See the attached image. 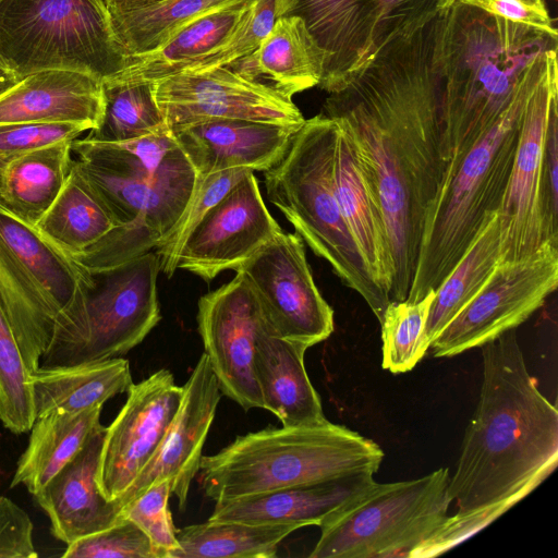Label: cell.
I'll return each mask as SVG.
<instances>
[{
  "label": "cell",
  "mask_w": 558,
  "mask_h": 558,
  "mask_svg": "<svg viewBox=\"0 0 558 558\" xmlns=\"http://www.w3.org/2000/svg\"><path fill=\"white\" fill-rule=\"evenodd\" d=\"M435 19L377 50L345 87L329 94L322 112L350 137L380 209L393 265L390 302L408 298L425 216L446 169Z\"/></svg>",
  "instance_id": "cell-1"
},
{
  "label": "cell",
  "mask_w": 558,
  "mask_h": 558,
  "mask_svg": "<svg viewBox=\"0 0 558 558\" xmlns=\"http://www.w3.org/2000/svg\"><path fill=\"white\" fill-rule=\"evenodd\" d=\"M483 381L448 493L458 512L413 554H442L534 490L558 462V411L529 373L515 329L481 347Z\"/></svg>",
  "instance_id": "cell-2"
},
{
  "label": "cell",
  "mask_w": 558,
  "mask_h": 558,
  "mask_svg": "<svg viewBox=\"0 0 558 558\" xmlns=\"http://www.w3.org/2000/svg\"><path fill=\"white\" fill-rule=\"evenodd\" d=\"M557 48L558 37L460 0L437 15L433 61L446 169L536 86Z\"/></svg>",
  "instance_id": "cell-3"
},
{
  "label": "cell",
  "mask_w": 558,
  "mask_h": 558,
  "mask_svg": "<svg viewBox=\"0 0 558 558\" xmlns=\"http://www.w3.org/2000/svg\"><path fill=\"white\" fill-rule=\"evenodd\" d=\"M384 457L375 441L328 420L266 428L203 456L199 484L206 497L222 502L356 473L375 474Z\"/></svg>",
  "instance_id": "cell-4"
},
{
  "label": "cell",
  "mask_w": 558,
  "mask_h": 558,
  "mask_svg": "<svg viewBox=\"0 0 558 558\" xmlns=\"http://www.w3.org/2000/svg\"><path fill=\"white\" fill-rule=\"evenodd\" d=\"M338 131V124L322 113L305 120L284 157L264 171L267 197L380 322L390 299L368 269L336 192Z\"/></svg>",
  "instance_id": "cell-5"
},
{
  "label": "cell",
  "mask_w": 558,
  "mask_h": 558,
  "mask_svg": "<svg viewBox=\"0 0 558 558\" xmlns=\"http://www.w3.org/2000/svg\"><path fill=\"white\" fill-rule=\"evenodd\" d=\"M535 87L521 95L458 163L445 170L425 216L407 300L420 301L435 291L497 215L514 160L522 113Z\"/></svg>",
  "instance_id": "cell-6"
},
{
  "label": "cell",
  "mask_w": 558,
  "mask_h": 558,
  "mask_svg": "<svg viewBox=\"0 0 558 558\" xmlns=\"http://www.w3.org/2000/svg\"><path fill=\"white\" fill-rule=\"evenodd\" d=\"M128 63L104 0H0V65L20 78L65 69L104 81Z\"/></svg>",
  "instance_id": "cell-7"
},
{
  "label": "cell",
  "mask_w": 558,
  "mask_h": 558,
  "mask_svg": "<svg viewBox=\"0 0 558 558\" xmlns=\"http://www.w3.org/2000/svg\"><path fill=\"white\" fill-rule=\"evenodd\" d=\"M450 473L440 468L415 480L375 483L320 526L311 558L407 557L449 518Z\"/></svg>",
  "instance_id": "cell-8"
},
{
  "label": "cell",
  "mask_w": 558,
  "mask_h": 558,
  "mask_svg": "<svg viewBox=\"0 0 558 558\" xmlns=\"http://www.w3.org/2000/svg\"><path fill=\"white\" fill-rule=\"evenodd\" d=\"M159 257L149 251L114 268L93 274L78 320L53 339L39 367L54 368L121 357L138 345L161 319L157 296Z\"/></svg>",
  "instance_id": "cell-9"
},
{
  "label": "cell",
  "mask_w": 558,
  "mask_h": 558,
  "mask_svg": "<svg viewBox=\"0 0 558 558\" xmlns=\"http://www.w3.org/2000/svg\"><path fill=\"white\" fill-rule=\"evenodd\" d=\"M556 107L557 52L522 113L512 169L497 213L499 264L526 258L545 244L558 246V192L551 189L545 169L547 130Z\"/></svg>",
  "instance_id": "cell-10"
},
{
  "label": "cell",
  "mask_w": 558,
  "mask_h": 558,
  "mask_svg": "<svg viewBox=\"0 0 558 558\" xmlns=\"http://www.w3.org/2000/svg\"><path fill=\"white\" fill-rule=\"evenodd\" d=\"M557 284L558 246L545 244L526 258L498 263L478 293L432 342L433 355L454 356L517 329Z\"/></svg>",
  "instance_id": "cell-11"
},
{
  "label": "cell",
  "mask_w": 558,
  "mask_h": 558,
  "mask_svg": "<svg viewBox=\"0 0 558 558\" xmlns=\"http://www.w3.org/2000/svg\"><path fill=\"white\" fill-rule=\"evenodd\" d=\"M235 272L247 281L266 320L281 338L308 349L332 333L333 310L315 284L296 232L281 230Z\"/></svg>",
  "instance_id": "cell-12"
},
{
  "label": "cell",
  "mask_w": 558,
  "mask_h": 558,
  "mask_svg": "<svg viewBox=\"0 0 558 558\" xmlns=\"http://www.w3.org/2000/svg\"><path fill=\"white\" fill-rule=\"evenodd\" d=\"M204 294L197 304V330L222 396L243 410L263 409L254 372L259 333L267 320L240 272Z\"/></svg>",
  "instance_id": "cell-13"
},
{
  "label": "cell",
  "mask_w": 558,
  "mask_h": 558,
  "mask_svg": "<svg viewBox=\"0 0 558 558\" xmlns=\"http://www.w3.org/2000/svg\"><path fill=\"white\" fill-rule=\"evenodd\" d=\"M154 92L169 129L214 119L299 128L305 122L292 98L228 66L174 74L154 82Z\"/></svg>",
  "instance_id": "cell-14"
},
{
  "label": "cell",
  "mask_w": 558,
  "mask_h": 558,
  "mask_svg": "<svg viewBox=\"0 0 558 558\" xmlns=\"http://www.w3.org/2000/svg\"><path fill=\"white\" fill-rule=\"evenodd\" d=\"M183 389L159 369L128 390V399L106 427L97 482L109 501L125 495L157 451L181 403Z\"/></svg>",
  "instance_id": "cell-15"
},
{
  "label": "cell",
  "mask_w": 558,
  "mask_h": 558,
  "mask_svg": "<svg viewBox=\"0 0 558 558\" xmlns=\"http://www.w3.org/2000/svg\"><path fill=\"white\" fill-rule=\"evenodd\" d=\"M280 231L254 172H248L190 231L179 251L177 269L209 281L221 271H235Z\"/></svg>",
  "instance_id": "cell-16"
},
{
  "label": "cell",
  "mask_w": 558,
  "mask_h": 558,
  "mask_svg": "<svg viewBox=\"0 0 558 558\" xmlns=\"http://www.w3.org/2000/svg\"><path fill=\"white\" fill-rule=\"evenodd\" d=\"M182 389L180 407L157 451L119 500L121 510L159 480L169 481L179 507L185 508L191 483L199 471L203 447L222 397L205 353Z\"/></svg>",
  "instance_id": "cell-17"
},
{
  "label": "cell",
  "mask_w": 558,
  "mask_h": 558,
  "mask_svg": "<svg viewBox=\"0 0 558 558\" xmlns=\"http://www.w3.org/2000/svg\"><path fill=\"white\" fill-rule=\"evenodd\" d=\"M300 128L214 119L170 130L196 175L205 177L229 169H270L284 157Z\"/></svg>",
  "instance_id": "cell-18"
},
{
  "label": "cell",
  "mask_w": 558,
  "mask_h": 558,
  "mask_svg": "<svg viewBox=\"0 0 558 558\" xmlns=\"http://www.w3.org/2000/svg\"><path fill=\"white\" fill-rule=\"evenodd\" d=\"M0 240L56 311L57 327L51 340L60 337L83 314L88 294L95 286V276L35 225L13 211L1 196Z\"/></svg>",
  "instance_id": "cell-19"
},
{
  "label": "cell",
  "mask_w": 558,
  "mask_h": 558,
  "mask_svg": "<svg viewBox=\"0 0 558 558\" xmlns=\"http://www.w3.org/2000/svg\"><path fill=\"white\" fill-rule=\"evenodd\" d=\"M281 16L295 15L325 53L319 87L341 90L372 52L375 10L372 0H279Z\"/></svg>",
  "instance_id": "cell-20"
},
{
  "label": "cell",
  "mask_w": 558,
  "mask_h": 558,
  "mask_svg": "<svg viewBox=\"0 0 558 558\" xmlns=\"http://www.w3.org/2000/svg\"><path fill=\"white\" fill-rule=\"evenodd\" d=\"M375 483L374 473L363 472L216 502L208 520L320 527L361 498Z\"/></svg>",
  "instance_id": "cell-21"
},
{
  "label": "cell",
  "mask_w": 558,
  "mask_h": 558,
  "mask_svg": "<svg viewBox=\"0 0 558 558\" xmlns=\"http://www.w3.org/2000/svg\"><path fill=\"white\" fill-rule=\"evenodd\" d=\"M105 429L100 425L78 454L34 495L50 520L51 534L65 545L107 529L120 518V505L109 501L97 482Z\"/></svg>",
  "instance_id": "cell-22"
},
{
  "label": "cell",
  "mask_w": 558,
  "mask_h": 558,
  "mask_svg": "<svg viewBox=\"0 0 558 558\" xmlns=\"http://www.w3.org/2000/svg\"><path fill=\"white\" fill-rule=\"evenodd\" d=\"M102 113V80L75 70L31 73L0 96V123L72 122L92 130Z\"/></svg>",
  "instance_id": "cell-23"
},
{
  "label": "cell",
  "mask_w": 558,
  "mask_h": 558,
  "mask_svg": "<svg viewBox=\"0 0 558 558\" xmlns=\"http://www.w3.org/2000/svg\"><path fill=\"white\" fill-rule=\"evenodd\" d=\"M82 171L102 197L118 225L135 223L159 236L174 227L190 202L195 172L149 180L118 174L77 160Z\"/></svg>",
  "instance_id": "cell-24"
},
{
  "label": "cell",
  "mask_w": 558,
  "mask_h": 558,
  "mask_svg": "<svg viewBox=\"0 0 558 558\" xmlns=\"http://www.w3.org/2000/svg\"><path fill=\"white\" fill-rule=\"evenodd\" d=\"M304 347L278 336L266 323L254 357V372L263 409L282 426L313 425L327 421L320 398L304 364Z\"/></svg>",
  "instance_id": "cell-25"
},
{
  "label": "cell",
  "mask_w": 558,
  "mask_h": 558,
  "mask_svg": "<svg viewBox=\"0 0 558 558\" xmlns=\"http://www.w3.org/2000/svg\"><path fill=\"white\" fill-rule=\"evenodd\" d=\"M324 64L325 53L303 20L289 15L276 21L256 50L227 66L292 98L319 85Z\"/></svg>",
  "instance_id": "cell-26"
},
{
  "label": "cell",
  "mask_w": 558,
  "mask_h": 558,
  "mask_svg": "<svg viewBox=\"0 0 558 558\" xmlns=\"http://www.w3.org/2000/svg\"><path fill=\"white\" fill-rule=\"evenodd\" d=\"M338 128L335 183L339 204L368 269L389 296L393 265L385 222L352 142Z\"/></svg>",
  "instance_id": "cell-27"
},
{
  "label": "cell",
  "mask_w": 558,
  "mask_h": 558,
  "mask_svg": "<svg viewBox=\"0 0 558 558\" xmlns=\"http://www.w3.org/2000/svg\"><path fill=\"white\" fill-rule=\"evenodd\" d=\"M253 1L236 0L202 14L177 31L158 49L130 57L126 68L109 78L154 83L183 72L227 41Z\"/></svg>",
  "instance_id": "cell-28"
},
{
  "label": "cell",
  "mask_w": 558,
  "mask_h": 558,
  "mask_svg": "<svg viewBox=\"0 0 558 558\" xmlns=\"http://www.w3.org/2000/svg\"><path fill=\"white\" fill-rule=\"evenodd\" d=\"M102 405L80 412L52 411L35 420L10 487L24 485L39 493L84 448L101 425Z\"/></svg>",
  "instance_id": "cell-29"
},
{
  "label": "cell",
  "mask_w": 558,
  "mask_h": 558,
  "mask_svg": "<svg viewBox=\"0 0 558 558\" xmlns=\"http://www.w3.org/2000/svg\"><path fill=\"white\" fill-rule=\"evenodd\" d=\"M36 418L52 411L80 412L128 392L133 384L123 357L54 368L29 375Z\"/></svg>",
  "instance_id": "cell-30"
},
{
  "label": "cell",
  "mask_w": 558,
  "mask_h": 558,
  "mask_svg": "<svg viewBox=\"0 0 558 558\" xmlns=\"http://www.w3.org/2000/svg\"><path fill=\"white\" fill-rule=\"evenodd\" d=\"M35 226L74 255L95 245L119 225L75 160L60 194Z\"/></svg>",
  "instance_id": "cell-31"
},
{
  "label": "cell",
  "mask_w": 558,
  "mask_h": 558,
  "mask_svg": "<svg viewBox=\"0 0 558 558\" xmlns=\"http://www.w3.org/2000/svg\"><path fill=\"white\" fill-rule=\"evenodd\" d=\"M0 301L29 372L39 368L57 327V313L29 274L0 240Z\"/></svg>",
  "instance_id": "cell-32"
},
{
  "label": "cell",
  "mask_w": 558,
  "mask_h": 558,
  "mask_svg": "<svg viewBox=\"0 0 558 558\" xmlns=\"http://www.w3.org/2000/svg\"><path fill=\"white\" fill-rule=\"evenodd\" d=\"M72 141L36 149L0 174V196L19 216L36 225L60 194L70 173Z\"/></svg>",
  "instance_id": "cell-33"
},
{
  "label": "cell",
  "mask_w": 558,
  "mask_h": 558,
  "mask_svg": "<svg viewBox=\"0 0 558 558\" xmlns=\"http://www.w3.org/2000/svg\"><path fill=\"white\" fill-rule=\"evenodd\" d=\"M72 151L80 160L122 175L158 180L195 172L170 129L120 143L76 138Z\"/></svg>",
  "instance_id": "cell-34"
},
{
  "label": "cell",
  "mask_w": 558,
  "mask_h": 558,
  "mask_svg": "<svg viewBox=\"0 0 558 558\" xmlns=\"http://www.w3.org/2000/svg\"><path fill=\"white\" fill-rule=\"evenodd\" d=\"M298 529L292 524L207 520L177 530L179 547L170 558H271Z\"/></svg>",
  "instance_id": "cell-35"
},
{
  "label": "cell",
  "mask_w": 558,
  "mask_h": 558,
  "mask_svg": "<svg viewBox=\"0 0 558 558\" xmlns=\"http://www.w3.org/2000/svg\"><path fill=\"white\" fill-rule=\"evenodd\" d=\"M233 1L236 0H158L106 5L114 36L130 58L158 49L194 19Z\"/></svg>",
  "instance_id": "cell-36"
},
{
  "label": "cell",
  "mask_w": 558,
  "mask_h": 558,
  "mask_svg": "<svg viewBox=\"0 0 558 558\" xmlns=\"http://www.w3.org/2000/svg\"><path fill=\"white\" fill-rule=\"evenodd\" d=\"M498 263L499 227L496 215L435 290L423 332V345L427 351L441 330L478 293Z\"/></svg>",
  "instance_id": "cell-37"
},
{
  "label": "cell",
  "mask_w": 558,
  "mask_h": 558,
  "mask_svg": "<svg viewBox=\"0 0 558 558\" xmlns=\"http://www.w3.org/2000/svg\"><path fill=\"white\" fill-rule=\"evenodd\" d=\"M104 113L99 124L85 137L102 143L126 142L168 128L156 101L154 83L102 81Z\"/></svg>",
  "instance_id": "cell-38"
},
{
  "label": "cell",
  "mask_w": 558,
  "mask_h": 558,
  "mask_svg": "<svg viewBox=\"0 0 558 558\" xmlns=\"http://www.w3.org/2000/svg\"><path fill=\"white\" fill-rule=\"evenodd\" d=\"M435 291L420 301L389 302L381 325V366L393 374L405 373L424 357L423 332Z\"/></svg>",
  "instance_id": "cell-39"
},
{
  "label": "cell",
  "mask_w": 558,
  "mask_h": 558,
  "mask_svg": "<svg viewBox=\"0 0 558 558\" xmlns=\"http://www.w3.org/2000/svg\"><path fill=\"white\" fill-rule=\"evenodd\" d=\"M29 375L0 301V422L13 434L29 432L36 420Z\"/></svg>",
  "instance_id": "cell-40"
},
{
  "label": "cell",
  "mask_w": 558,
  "mask_h": 558,
  "mask_svg": "<svg viewBox=\"0 0 558 558\" xmlns=\"http://www.w3.org/2000/svg\"><path fill=\"white\" fill-rule=\"evenodd\" d=\"M248 172L253 171L241 168L197 177L193 195L183 214L155 247L160 270L167 277H172L177 270V257L190 231Z\"/></svg>",
  "instance_id": "cell-41"
},
{
  "label": "cell",
  "mask_w": 558,
  "mask_h": 558,
  "mask_svg": "<svg viewBox=\"0 0 558 558\" xmlns=\"http://www.w3.org/2000/svg\"><path fill=\"white\" fill-rule=\"evenodd\" d=\"M279 17H281L279 0H254L227 41L183 72L227 66L252 53L269 34Z\"/></svg>",
  "instance_id": "cell-42"
},
{
  "label": "cell",
  "mask_w": 558,
  "mask_h": 558,
  "mask_svg": "<svg viewBox=\"0 0 558 558\" xmlns=\"http://www.w3.org/2000/svg\"><path fill=\"white\" fill-rule=\"evenodd\" d=\"M171 494L168 480L156 481L125 505L120 513L146 534L156 558H170L179 547L177 529L168 506Z\"/></svg>",
  "instance_id": "cell-43"
},
{
  "label": "cell",
  "mask_w": 558,
  "mask_h": 558,
  "mask_svg": "<svg viewBox=\"0 0 558 558\" xmlns=\"http://www.w3.org/2000/svg\"><path fill=\"white\" fill-rule=\"evenodd\" d=\"M63 558H156L146 534L120 517L107 529L66 545Z\"/></svg>",
  "instance_id": "cell-44"
},
{
  "label": "cell",
  "mask_w": 558,
  "mask_h": 558,
  "mask_svg": "<svg viewBox=\"0 0 558 558\" xmlns=\"http://www.w3.org/2000/svg\"><path fill=\"white\" fill-rule=\"evenodd\" d=\"M457 0H372L375 33L369 59L392 39L412 35ZM368 59V60H369Z\"/></svg>",
  "instance_id": "cell-45"
},
{
  "label": "cell",
  "mask_w": 558,
  "mask_h": 558,
  "mask_svg": "<svg viewBox=\"0 0 558 558\" xmlns=\"http://www.w3.org/2000/svg\"><path fill=\"white\" fill-rule=\"evenodd\" d=\"M87 130L72 122L0 123V174L15 159L48 145L74 141Z\"/></svg>",
  "instance_id": "cell-46"
},
{
  "label": "cell",
  "mask_w": 558,
  "mask_h": 558,
  "mask_svg": "<svg viewBox=\"0 0 558 558\" xmlns=\"http://www.w3.org/2000/svg\"><path fill=\"white\" fill-rule=\"evenodd\" d=\"M504 20L525 25L553 37L557 28L544 0H460Z\"/></svg>",
  "instance_id": "cell-47"
},
{
  "label": "cell",
  "mask_w": 558,
  "mask_h": 558,
  "mask_svg": "<svg viewBox=\"0 0 558 558\" xmlns=\"http://www.w3.org/2000/svg\"><path fill=\"white\" fill-rule=\"evenodd\" d=\"M21 78L0 65V96L13 87Z\"/></svg>",
  "instance_id": "cell-48"
},
{
  "label": "cell",
  "mask_w": 558,
  "mask_h": 558,
  "mask_svg": "<svg viewBox=\"0 0 558 558\" xmlns=\"http://www.w3.org/2000/svg\"><path fill=\"white\" fill-rule=\"evenodd\" d=\"M106 4L109 5H134V4H143L148 2H154L158 0H104Z\"/></svg>",
  "instance_id": "cell-49"
}]
</instances>
